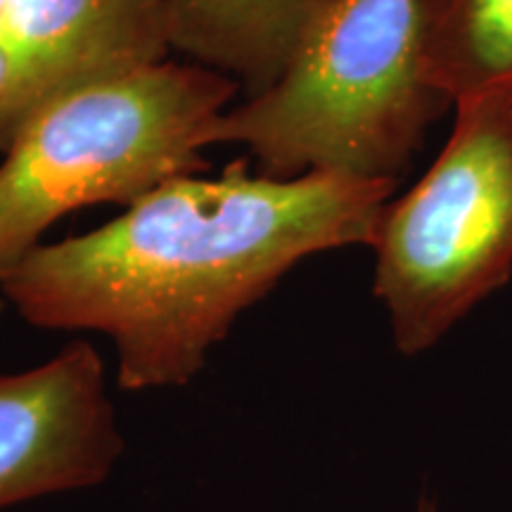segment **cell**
Segmentation results:
<instances>
[{
  "mask_svg": "<svg viewBox=\"0 0 512 512\" xmlns=\"http://www.w3.org/2000/svg\"><path fill=\"white\" fill-rule=\"evenodd\" d=\"M394 190L323 171L254 176L235 159L216 178H171L91 233L43 242L0 290L36 328L110 337L126 392L185 387L294 266L373 245Z\"/></svg>",
  "mask_w": 512,
  "mask_h": 512,
  "instance_id": "cell-1",
  "label": "cell"
},
{
  "mask_svg": "<svg viewBox=\"0 0 512 512\" xmlns=\"http://www.w3.org/2000/svg\"><path fill=\"white\" fill-rule=\"evenodd\" d=\"M451 105L427 83L415 0H332L271 88L226 110L204 147L242 145L259 174H406Z\"/></svg>",
  "mask_w": 512,
  "mask_h": 512,
  "instance_id": "cell-2",
  "label": "cell"
},
{
  "mask_svg": "<svg viewBox=\"0 0 512 512\" xmlns=\"http://www.w3.org/2000/svg\"><path fill=\"white\" fill-rule=\"evenodd\" d=\"M238 83L200 64L162 62L48 102L0 164V285L62 216L136 204L207 169L204 133Z\"/></svg>",
  "mask_w": 512,
  "mask_h": 512,
  "instance_id": "cell-3",
  "label": "cell"
},
{
  "mask_svg": "<svg viewBox=\"0 0 512 512\" xmlns=\"http://www.w3.org/2000/svg\"><path fill=\"white\" fill-rule=\"evenodd\" d=\"M375 297L403 356L432 349L512 278V93L456 105L427 174L377 223Z\"/></svg>",
  "mask_w": 512,
  "mask_h": 512,
  "instance_id": "cell-4",
  "label": "cell"
},
{
  "mask_svg": "<svg viewBox=\"0 0 512 512\" xmlns=\"http://www.w3.org/2000/svg\"><path fill=\"white\" fill-rule=\"evenodd\" d=\"M124 456L98 349L74 339L22 373H0V510L105 482Z\"/></svg>",
  "mask_w": 512,
  "mask_h": 512,
  "instance_id": "cell-5",
  "label": "cell"
},
{
  "mask_svg": "<svg viewBox=\"0 0 512 512\" xmlns=\"http://www.w3.org/2000/svg\"><path fill=\"white\" fill-rule=\"evenodd\" d=\"M0 46L10 83L0 100V152L48 102L166 62V0H8Z\"/></svg>",
  "mask_w": 512,
  "mask_h": 512,
  "instance_id": "cell-6",
  "label": "cell"
},
{
  "mask_svg": "<svg viewBox=\"0 0 512 512\" xmlns=\"http://www.w3.org/2000/svg\"><path fill=\"white\" fill-rule=\"evenodd\" d=\"M332 0H166L171 50L238 83L268 91Z\"/></svg>",
  "mask_w": 512,
  "mask_h": 512,
  "instance_id": "cell-7",
  "label": "cell"
},
{
  "mask_svg": "<svg viewBox=\"0 0 512 512\" xmlns=\"http://www.w3.org/2000/svg\"><path fill=\"white\" fill-rule=\"evenodd\" d=\"M422 72L458 102L512 93V0H415Z\"/></svg>",
  "mask_w": 512,
  "mask_h": 512,
  "instance_id": "cell-8",
  "label": "cell"
},
{
  "mask_svg": "<svg viewBox=\"0 0 512 512\" xmlns=\"http://www.w3.org/2000/svg\"><path fill=\"white\" fill-rule=\"evenodd\" d=\"M8 83H10V60L5 55L3 46H0V100H3L5 91H8Z\"/></svg>",
  "mask_w": 512,
  "mask_h": 512,
  "instance_id": "cell-9",
  "label": "cell"
},
{
  "mask_svg": "<svg viewBox=\"0 0 512 512\" xmlns=\"http://www.w3.org/2000/svg\"><path fill=\"white\" fill-rule=\"evenodd\" d=\"M418 512H437V505L430 498H422L420 505H418Z\"/></svg>",
  "mask_w": 512,
  "mask_h": 512,
  "instance_id": "cell-10",
  "label": "cell"
},
{
  "mask_svg": "<svg viewBox=\"0 0 512 512\" xmlns=\"http://www.w3.org/2000/svg\"><path fill=\"white\" fill-rule=\"evenodd\" d=\"M5 3H8V0H0V24H3V12H5Z\"/></svg>",
  "mask_w": 512,
  "mask_h": 512,
  "instance_id": "cell-11",
  "label": "cell"
},
{
  "mask_svg": "<svg viewBox=\"0 0 512 512\" xmlns=\"http://www.w3.org/2000/svg\"><path fill=\"white\" fill-rule=\"evenodd\" d=\"M0 313H3V302H0Z\"/></svg>",
  "mask_w": 512,
  "mask_h": 512,
  "instance_id": "cell-12",
  "label": "cell"
}]
</instances>
